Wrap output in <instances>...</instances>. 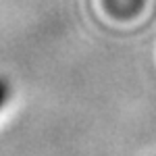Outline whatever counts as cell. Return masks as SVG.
Returning a JSON list of instances; mask_svg holds the SVG:
<instances>
[{"mask_svg": "<svg viewBox=\"0 0 156 156\" xmlns=\"http://www.w3.org/2000/svg\"><path fill=\"white\" fill-rule=\"evenodd\" d=\"M9 96H11V85H9V81L4 77H0V108L4 106V102L9 100Z\"/></svg>", "mask_w": 156, "mask_h": 156, "instance_id": "6da1fadb", "label": "cell"}]
</instances>
